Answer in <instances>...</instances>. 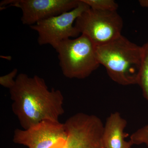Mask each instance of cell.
Wrapping results in <instances>:
<instances>
[{"label":"cell","instance_id":"13","mask_svg":"<svg viewBox=\"0 0 148 148\" xmlns=\"http://www.w3.org/2000/svg\"><path fill=\"white\" fill-rule=\"evenodd\" d=\"M17 73V69H14L10 73L0 77V84L3 87L10 89L13 87L15 84V79H14V78Z\"/></svg>","mask_w":148,"mask_h":148},{"label":"cell","instance_id":"11","mask_svg":"<svg viewBox=\"0 0 148 148\" xmlns=\"http://www.w3.org/2000/svg\"><path fill=\"white\" fill-rule=\"evenodd\" d=\"M90 8L95 10L117 11L118 5L114 0H82Z\"/></svg>","mask_w":148,"mask_h":148},{"label":"cell","instance_id":"10","mask_svg":"<svg viewBox=\"0 0 148 148\" xmlns=\"http://www.w3.org/2000/svg\"><path fill=\"white\" fill-rule=\"evenodd\" d=\"M142 47V61L138 84L142 88L143 96L148 103V41Z\"/></svg>","mask_w":148,"mask_h":148},{"label":"cell","instance_id":"12","mask_svg":"<svg viewBox=\"0 0 148 148\" xmlns=\"http://www.w3.org/2000/svg\"><path fill=\"white\" fill-rule=\"evenodd\" d=\"M130 141L132 145L145 144L148 148V124L132 133Z\"/></svg>","mask_w":148,"mask_h":148},{"label":"cell","instance_id":"4","mask_svg":"<svg viewBox=\"0 0 148 148\" xmlns=\"http://www.w3.org/2000/svg\"><path fill=\"white\" fill-rule=\"evenodd\" d=\"M81 34L87 36L95 46L106 44L121 36L123 21L117 11L89 8L75 21Z\"/></svg>","mask_w":148,"mask_h":148},{"label":"cell","instance_id":"2","mask_svg":"<svg viewBox=\"0 0 148 148\" xmlns=\"http://www.w3.org/2000/svg\"><path fill=\"white\" fill-rule=\"evenodd\" d=\"M97 60L109 76L123 86L138 84L142 47L122 35L110 42L95 46Z\"/></svg>","mask_w":148,"mask_h":148},{"label":"cell","instance_id":"6","mask_svg":"<svg viewBox=\"0 0 148 148\" xmlns=\"http://www.w3.org/2000/svg\"><path fill=\"white\" fill-rule=\"evenodd\" d=\"M67 138L64 123L46 120L28 129L15 130L13 142L29 148H62Z\"/></svg>","mask_w":148,"mask_h":148},{"label":"cell","instance_id":"14","mask_svg":"<svg viewBox=\"0 0 148 148\" xmlns=\"http://www.w3.org/2000/svg\"><path fill=\"white\" fill-rule=\"evenodd\" d=\"M139 3L142 7L148 8V0H140Z\"/></svg>","mask_w":148,"mask_h":148},{"label":"cell","instance_id":"8","mask_svg":"<svg viewBox=\"0 0 148 148\" xmlns=\"http://www.w3.org/2000/svg\"><path fill=\"white\" fill-rule=\"evenodd\" d=\"M67 138L62 148H104L103 123L91 118L73 119L65 124Z\"/></svg>","mask_w":148,"mask_h":148},{"label":"cell","instance_id":"3","mask_svg":"<svg viewBox=\"0 0 148 148\" xmlns=\"http://www.w3.org/2000/svg\"><path fill=\"white\" fill-rule=\"evenodd\" d=\"M55 49L62 73L68 78L84 79L100 66L95 46L85 35L64 40Z\"/></svg>","mask_w":148,"mask_h":148},{"label":"cell","instance_id":"1","mask_svg":"<svg viewBox=\"0 0 148 148\" xmlns=\"http://www.w3.org/2000/svg\"><path fill=\"white\" fill-rule=\"evenodd\" d=\"M12 110L24 130L43 121H59L64 114V97L61 90H49L38 76L20 73L9 89Z\"/></svg>","mask_w":148,"mask_h":148},{"label":"cell","instance_id":"5","mask_svg":"<svg viewBox=\"0 0 148 148\" xmlns=\"http://www.w3.org/2000/svg\"><path fill=\"white\" fill-rule=\"evenodd\" d=\"M89 8V6L80 0L75 8L39 21L30 27L38 33V42L40 45H49L55 49L62 41L78 37L80 33L75 27L74 22Z\"/></svg>","mask_w":148,"mask_h":148},{"label":"cell","instance_id":"9","mask_svg":"<svg viewBox=\"0 0 148 148\" xmlns=\"http://www.w3.org/2000/svg\"><path fill=\"white\" fill-rule=\"evenodd\" d=\"M127 125L126 120L118 112L110 115L103 128L102 140L104 148H131L132 143L125 140L127 135L124 130Z\"/></svg>","mask_w":148,"mask_h":148},{"label":"cell","instance_id":"7","mask_svg":"<svg viewBox=\"0 0 148 148\" xmlns=\"http://www.w3.org/2000/svg\"><path fill=\"white\" fill-rule=\"evenodd\" d=\"M80 0H6L0 4L1 10L15 7L22 11L21 21L31 26L37 22L75 8Z\"/></svg>","mask_w":148,"mask_h":148}]
</instances>
